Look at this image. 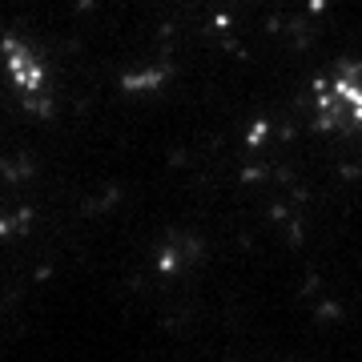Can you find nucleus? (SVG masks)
Returning a JSON list of instances; mask_svg holds the SVG:
<instances>
[{"mask_svg": "<svg viewBox=\"0 0 362 362\" xmlns=\"http://www.w3.org/2000/svg\"><path fill=\"white\" fill-rule=\"evenodd\" d=\"M310 113L318 129L362 133V65H338L314 77Z\"/></svg>", "mask_w": 362, "mask_h": 362, "instance_id": "f257e3e1", "label": "nucleus"}, {"mask_svg": "<svg viewBox=\"0 0 362 362\" xmlns=\"http://www.w3.org/2000/svg\"><path fill=\"white\" fill-rule=\"evenodd\" d=\"M4 73H8V85H13L16 101L25 109L49 105V61L28 40L4 37Z\"/></svg>", "mask_w": 362, "mask_h": 362, "instance_id": "f03ea898", "label": "nucleus"}]
</instances>
